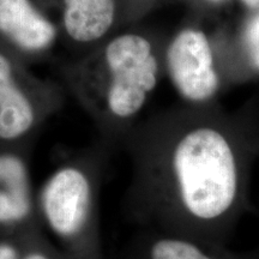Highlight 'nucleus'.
<instances>
[{
    "label": "nucleus",
    "mask_w": 259,
    "mask_h": 259,
    "mask_svg": "<svg viewBox=\"0 0 259 259\" xmlns=\"http://www.w3.org/2000/svg\"><path fill=\"white\" fill-rule=\"evenodd\" d=\"M248 11H254V10H259V0H240Z\"/></svg>",
    "instance_id": "12"
},
{
    "label": "nucleus",
    "mask_w": 259,
    "mask_h": 259,
    "mask_svg": "<svg viewBox=\"0 0 259 259\" xmlns=\"http://www.w3.org/2000/svg\"><path fill=\"white\" fill-rule=\"evenodd\" d=\"M0 259H16V253L9 246H0Z\"/></svg>",
    "instance_id": "11"
},
{
    "label": "nucleus",
    "mask_w": 259,
    "mask_h": 259,
    "mask_svg": "<svg viewBox=\"0 0 259 259\" xmlns=\"http://www.w3.org/2000/svg\"><path fill=\"white\" fill-rule=\"evenodd\" d=\"M0 34L21 53L46 56L60 38V28L31 0H0Z\"/></svg>",
    "instance_id": "7"
},
{
    "label": "nucleus",
    "mask_w": 259,
    "mask_h": 259,
    "mask_svg": "<svg viewBox=\"0 0 259 259\" xmlns=\"http://www.w3.org/2000/svg\"><path fill=\"white\" fill-rule=\"evenodd\" d=\"M30 209L27 171L12 155H0V221L23 219Z\"/></svg>",
    "instance_id": "9"
},
{
    "label": "nucleus",
    "mask_w": 259,
    "mask_h": 259,
    "mask_svg": "<svg viewBox=\"0 0 259 259\" xmlns=\"http://www.w3.org/2000/svg\"><path fill=\"white\" fill-rule=\"evenodd\" d=\"M92 203V185L83 170L65 167L46 184L42 204L48 222L64 235L78 232L88 216Z\"/></svg>",
    "instance_id": "5"
},
{
    "label": "nucleus",
    "mask_w": 259,
    "mask_h": 259,
    "mask_svg": "<svg viewBox=\"0 0 259 259\" xmlns=\"http://www.w3.org/2000/svg\"><path fill=\"white\" fill-rule=\"evenodd\" d=\"M164 74L185 105L218 102L226 90L213 35L197 25H186L167 37Z\"/></svg>",
    "instance_id": "3"
},
{
    "label": "nucleus",
    "mask_w": 259,
    "mask_h": 259,
    "mask_svg": "<svg viewBox=\"0 0 259 259\" xmlns=\"http://www.w3.org/2000/svg\"><path fill=\"white\" fill-rule=\"evenodd\" d=\"M167 37L142 30L113 34L64 69L65 84L101 134H130L164 74Z\"/></svg>",
    "instance_id": "2"
},
{
    "label": "nucleus",
    "mask_w": 259,
    "mask_h": 259,
    "mask_svg": "<svg viewBox=\"0 0 259 259\" xmlns=\"http://www.w3.org/2000/svg\"><path fill=\"white\" fill-rule=\"evenodd\" d=\"M115 24V0H64L60 38L78 57L111 37Z\"/></svg>",
    "instance_id": "8"
},
{
    "label": "nucleus",
    "mask_w": 259,
    "mask_h": 259,
    "mask_svg": "<svg viewBox=\"0 0 259 259\" xmlns=\"http://www.w3.org/2000/svg\"><path fill=\"white\" fill-rule=\"evenodd\" d=\"M258 131L254 102L228 112L218 101L167 109L130 134L163 168L177 205L190 218L213 222L245 205Z\"/></svg>",
    "instance_id": "1"
},
{
    "label": "nucleus",
    "mask_w": 259,
    "mask_h": 259,
    "mask_svg": "<svg viewBox=\"0 0 259 259\" xmlns=\"http://www.w3.org/2000/svg\"><path fill=\"white\" fill-rule=\"evenodd\" d=\"M253 148H254V154L259 155V131L257 136H255L254 141H253Z\"/></svg>",
    "instance_id": "13"
},
{
    "label": "nucleus",
    "mask_w": 259,
    "mask_h": 259,
    "mask_svg": "<svg viewBox=\"0 0 259 259\" xmlns=\"http://www.w3.org/2000/svg\"><path fill=\"white\" fill-rule=\"evenodd\" d=\"M61 102L57 85L37 77H21L15 64L0 53V139L16 141L36 132Z\"/></svg>",
    "instance_id": "4"
},
{
    "label": "nucleus",
    "mask_w": 259,
    "mask_h": 259,
    "mask_svg": "<svg viewBox=\"0 0 259 259\" xmlns=\"http://www.w3.org/2000/svg\"><path fill=\"white\" fill-rule=\"evenodd\" d=\"M153 259H211L199 248L181 240H161L153 248Z\"/></svg>",
    "instance_id": "10"
},
{
    "label": "nucleus",
    "mask_w": 259,
    "mask_h": 259,
    "mask_svg": "<svg viewBox=\"0 0 259 259\" xmlns=\"http://www.w3.org/2000/svg\"><path fill=\"white\" fill-rule=\"evenodd\" d=\"M212 35L226 89L259 78V10L248 11L232 30Z\"/></svg>",
    "instance_id": "6"
},
{
    "label": "nucleus",
    "mask_w": 259,
    "mask_h": 259,
    "mask_svg": "<svg viewBox=\"0 0 259 259\" xmlns=\"http://www.w3.org/2000/svg\"><path fill=\"white\" fill-rule=\"evenodd\" d=\"M209 5H213V6H219L225 4L227 0H205Z\"/></svg>",
    "instance_id": "14"
},
{
    "label": "nucleus",
    "mask_w": 259,
    "mask_h": 259,
    "mask_svg": "<svg viewBox=\"0 0 259 259\" xmlns=\"http://www.w3.org/2000/svg\"><path fill=\"white\" fill-rule=\"evenodd\" d=\"M27 259H46L44 257V255H38V254H35V255H30V257L27 258Z\"/></svg>",
    "instance_id": "15"
}]
</instances>
